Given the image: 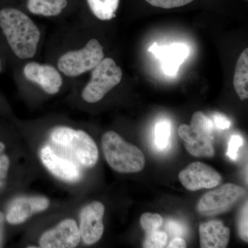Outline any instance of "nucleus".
Wrapping results in <instances>:
<instances>
[{"label": "nucleus", "mask_w": 248, "mask_h": 248, "mask_svg": "<svg viewBox=\"0 0 248 248\" xmlns=\"http://www.w3.org/2000/svg\"><path fill=\"white\" fill-rule=\"evenodd\" d=\"M0 28L17 58L26 60L35 56L40 31L29 16L19 10L4 8L0 11Z\"/></svg>", "instance_id": "f257e3e1"}, {"label": "nucleus", "mask_w": 248, "mask_h": 248, "mask_svg": "<svg viewBox=\"0 0 248 248\" xmlns=\"http://www.w3.org/2000/svg\"><path fill=\"white\" fill-rule=\"evenodd\" d=\"M102 147L106 161L116 172L129 174L141 172L144 169L146 159L141 150L125 141L118 133H104Z\"/></svg>", "instance_id": "f03ea898"}, {"label": "nucleus", "mask_w": 248, "mask_h": 248, "mask_svg": "<svg viewBox=\"0 0 248 248\" xmlns=\"http://www.w3.org/2000/svg\"><path fill=\"white\" fill-rule=\"evenodd\" d=\"M213 122L203 112L198 111L192 115L190 125L179 126V135L184 140L186 149L197 157H212L213 146Z\"/></svg>", "instance_id": "7ed1b4c3"}, {"label": "nucleus", "mask_w": 248, "mask_h": 248, "mask_svg": "<svg viewBox=\"0 0 248 248\" xmlns=\"http://www.w3.org/2000/svg\"><path fill=\"white\" fill-rule=\"evenodd\" d=\"M50 138L58 146L70 150L85 167L92 168L97 164L99 159L97 144L86 132L59 126L52 130Z\"/></svg>", "instance_id": "20e7f679"}, {"label": "nucleus", "mask_w": 248, "mask_h": 248, "mask_svg": "<svg viewBox=\"0 0 248 248\" xmlns=\"http://www.w3.org/2000/svg\"><path fill=\"white\" fill-rule=\"evenodd\" d=\"M123 73L112 58L103 59L92 70L91 80L82 91L83 99L88 103L102 100L108 93L122 81Z\"/></svg>", "instance_id": "39448f33"}, {"label": "nucleus", "mask_w": 248, "mask_h": 248, "mask_svg": "<svg viewBox=\"0 0 248 248\" xmlns=\"http://www.w3.org/2000/svg\"><path fill=\"white\" fill-rule=\"evenodd\" d=\"M104 58L102 46L96 39H91L84 48L62 55L58 60V69L66 76L78 77L92 71Z\"/></svg>", "instance_id": "423d86ee"}, {"label": "nucleus", "mask_w": 248, "mask_h": 248, "mask_svg": "<svg viewBox=\"0 0 248 248\" xmlns=\"http://www.w3.org/2000/svg\"><path fill=\"white\" fill-rule=\"evenodd\" d=\"M244 194L245 189L241 186L226 184L205 193L199 202L197 208L204 215H215L229 208Z\"/></svg>", "instance_id": "0eeeda50"}, {"label": "nucleus", "mask_w": 248, "mask_h": 248, "mask_svg": "<svg viewBox=\"0 0 248 248\" xmlns=\"http://www.w3.org/2000/svg\"><path fill=\"white\" fill-rule=\"evenodd\" d=\"M179 180L190 191L211 189L221 184L222 177L213 168L202 162H193L181 171Z\"/></svg>", "instance_id": "6e6552de"}, {"label": "nucleus", "mask_w": 248, "mask_h": 248, "mask_svg": "<svg viewBox=\"0 0 248 248\" xmlns=\"http://www.w3.org/2000/svg\"><path fill=\"white\" fill-rule=\"evenodd\" d=\"M105 207L99 202L88 204L80 213L79 229L81 240L91 246L98 242L104 234L103 223Z\"/></svg>", "instance_id": "1a4fd4ad"}, {"label": "nucleus", "mask_w": 248, "mask_h": 248, "mask_svg": "<svg viewBox=\"0 0 248 248\" xmlns=\"http://www.w3.org/2000/svg\"><path fill=\"white\" fill-rule=\"evenodd\" d=\"M81 241L79 226L73 218H66L41 236L39 244L43 248H76Z\"/></svg>", "instance_id": "9d476101"}, {"label": "nucleus", "mask_w": 248, "mask_h": 248, "mask_svg": "<svg viewBox=\"0 0 248 248\" xmlns=\"http://www.w3.org/2000/svg\"><path fill=\"white\" fill-rule=\"evenodd\" d=\"M23 72L29 81L38 84L47 94H57L63 84L61 75L51 65L30 62L25 65Z\"/></svg>", "instance_id": "9b49d317"}, {"label": "nucleus", "mask_w": 248, "mask_h": 248, "mask_svg": "<svg viewBox=\"0 0 248 248\" xmlns=\"http://www.w3.org/2000/svg\"><path fill=\"white\" fill-rule=\"evenodd\" d=\"M50 201L45 197H20L15 200L6 214V221L13 225L21 224L27 221L36 213L48 208Z\"/></svg>", "instance_id": "f8f14e48"}, {"label": "nucleus", "mask_w": 248, "mask_h": 248, "mask_svg": "<svg viewBox=\"0 0 248 248\" xmlns=\"http://www.w3.org/2000/svg\"><path fill=\"white\" fill-rule=\"evenodd\" d=\"M40 158L45 167L59 179L68 182H76L81 178V172L76 165L59 156L50 147L42 148Z\"/></svg>", "instance_id": "ddd939ff"}, {"label": "nucleus", "mask_w": 248, "mask_h": 248, "mask_svg": "<svg viewBox=\"0 0 248 248\" xmlns=\"http://www.w3.org/2000/svg\"><path fill=\"white\" fill-rule=\"evenodd\" d=\"M149 52L154 54L162 62L165 74L174 76L177 74L179 66L184 63L187 55L188 48L183 44L159 46L156 43L151 46Z\"/></svg>", "instance_id": "4468645a"}, {"label": "nucleus", "mask_w": 248, "mask_h": 248, "mask_svg": "<svg viewBox=\"0 0 248 248\" xmlns=\"http://www.w3.org/2000/svg\"><path fill=\"white\" fill-rule=\"evenodd\" d=\"M231 230L221 221L213 220L200 226V246L202 248H224L229 243Z\"/></svg>", "instance_id": "2eb2a0df"}, {"label": "nucleus", "mask_w": 248, "mask_h": 248, "mask_svg": "<svg viewBox=\"0 0 248 248\" xmlns=\"http://www.w3.org/2000/svg\"><path fill=\"white\" fill-rule=\"evenodd\" d=\"M233 84L236 94L241 100L248 98V49L240 55L235 68Z\"/></svg>", "instance_id": "dca6fc26"}, {"label": "nucleus", "mask_w": 248, "mask_h": 248, "mask_svg": "<svg viewBox=\"0 0 248 248\" xmlns=\"http://www.w3.org/2000/svg\"><path fill=\"white\" fill-rule=\"evenodd\" d=\"M67 4V0H28L27 8L31 14L55 17L61 14Z\"/></svg>", "instance_id": "f3484780"}, {"label": "nucleus", "mask_w": 248, "mask_h": 248, "mask_svg": "<svg viewBox=\"0 0 248 248\" xmlns=\"http://www.w3.org/2000/svg\"><path fill=\"white\" fill-rule=\"evenodd\" d=\"M90 9L99 19L110 20L116 16L120 0H87Z\"/></svg>", "instance_id": "a211bd4d"}, {"label": "nucleus", "mask_w": 248, "mask_h": 248, "mask_svg": "<svg viewBox=\"0 0 248 248\" xmlns=\"http://www.w3.org/2000/svg\"><path fill=\"white\" fill-rule=\"evenodd\" d=\"M170 130V124L166 121L159 122L156 125L155 131V143L161 151L166 149L169 146Z\"/></svg>", "instance_id": "6ab92c4d"}, {"label": "nucleus", "mask_w": 248, "mask_h": 248, "mask_svg": "<svg viewBox=\"0 0 248 248\" xmlns=\"http://www.w3.org/2000/svg\"><path fill=\"white\" fill-rule=\"evenodd\" d=\"M168 242V234L162 231H155L146 233L143 248H162L166 247Z\"/></svg>", "instance_id": "aec40b11"}, {"label": "nucleus", "mask_w": 248, "mask_h": 248, "mask_svg": "<svg viewBox=\"0 0 248 248\" xmlns=\"http://www.w3.org/2000/svg\"><path fill=\"white\" fill-rule=\"evenodd\" d=\"M163 217L159 214L146 213L143 214L140 218V224L146 233L158 231L162 226Z\"/></svg>", "instance_id": "412c9836"}, {"label": "nucleus", "mask_w": 248, "mask_h": 248, "mask_svg": "<svg viewBox=\"0 0 248 248\" xmlns=\"http://www.w3.org/2000/svg\"><path fill=\"white\" fill-rule=\"evenodd\" d=\"M152 6L161 9H173L190 4L193 0H146Z\"/></svg>", "instance_id": "4be33fe9"}, {"label": "nucleus", "mask_w": 248, "mask_h": 248, "mask_svg": "<svg viewBox=\"0 0 248 248\" xmlns=\"http://www.w3.org/2000/svg\"><path fill=\"white\" fill-rule=\"evenodd\" d=\"M248 203L245 204L244 208L241 210L239 222V233L240 237L246 242L248 240Z\"/></svg>", "instance_id": "5701e85b"}, {"label": "nucleus", "mask_w": 248, "mask_h": 248, "mask_svg": "<svg viewBox=\"0 0 248 248\" xmlns=\"http://www.w3.org/2000/svg\"><path fill=\"white\" fill-rule=\"evenodd\" d=\"M244 141L240 135H234L231 137L228 143V155L232 160L237 158L238 152L240 147L242 146Z\"/></svg>", "instance_id": "b1692460"}, {"label": "nucleus", "mask_w": 248, "mask_h": 248, "mask_svg": "<svg viewBox=\"0 0 248 248\" xmlns=\"http://www.w3.org/2000/svg\"><path fill=\"white\" fill-rule=\"evenodd\" d=\"M10 167L9 158L6 155H0V189L4 186Z\"/></svg>", "instance_id": "393cba45"}, {"label": "nucleus", "mask_w": 248, "mask_h": 248, "mask_svg": "<svg viewBox=\"0 0 248 248\" xmlns=\"http://www.w3.org/2000/svg\"><path fill=\"white\" fill-rule=\"evenodd\" d=\"M214 122L217 128L220 130H226L231 127V121L228 120L225 116L220 115V114H215L214 115Z\"/></svg>", "instance_id": "a878e982"}, {"label": "nucleus", "mask_w": 248, "mask_h": 248, "mask_svg": "<svg viewBox=\"0 0 248 248\" xmlns=\"http://www.w3.org/2000/svg\"><path fill=\"white\" fill-rule=\"evenodd\" d=\"M186 247H187V244L185 240L179 236L173 239L167 246V248H185Z\"/></svg>", "instance_id": "bb28decb"}, {"label": "nucleus", "mask_w": 248, "mask_h": 248, "mask_svg": "<svg viewBox=\"0 0 248 248\" xmlns=\"http://www.w3.org/2000/svg\"><path fill=\"white\" fill-rule=\"evenodd\" d=\"M168 226H169L170 231L171 232L172 234L175 235V236L183 235L184 229L179 223H176V222H170V223H169V225L168 224Z\"/></svg>", "instance_id": "cd10ccee"}, {"label": "nucleus", "mask_w": 248, "mask_h": 248, "mask_svg": "<svg viewBox=\"0 0 248 248\" xmlns=\"http://www.w3.org/2000/svg\"><path fill=\"white\" fill-rule=\"evenodd\" d=\"M4 214L0 212V246H1V241L3 239V234H4Z\"/></svg>", "instance_id": "c85d7f7f"}, {"label": "nucleus", "mask_w": 248, "mask_h": 248, "mask_svg": "<svg viewBox=\"0 0 248 248\" xmlns=\"http://www.w3.org/2000/svg\"><path fill=\"white\" fill-rule=\"evenodd\" d=\"M5 148H6V146H5L4 143L0 142V153H2V152L4 151Z\"/></svg>", "instance_id": "c756f323"}, {"label": "nucleus", "mask_w": 248, "mask_h": 248, "mask_svg": "<svg viewBox=\"0 0 248 248\" xmlns=\"http://www.w3.org/2000/svg\"><path fill=\"white\" fill-rule=\"evenodd\" d=\"M1 60H0V71H1Z\"/></svg>", "instance_id": "7c9ffc66"}]
</instances>
